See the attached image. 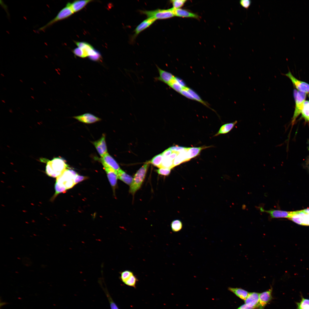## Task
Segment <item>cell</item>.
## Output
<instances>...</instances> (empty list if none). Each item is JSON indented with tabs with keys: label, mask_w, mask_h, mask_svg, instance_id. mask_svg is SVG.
I'll list each match as a JSON object with an SVG mask.
<instances>
[{
	"label": "cell",
	"mask_w": 309,
	"mask_h": 309,
	"mask_svg": "<svg viewBox=\"0 0 309 309\" xmlns=\"http://www.w3.org/2000/svg\"><path fill=\"white\" fill-rule=\"evenodd\" d=\"M78 174L74 170L68 168L57 178L55 185V193L52 200L59 194L65 192L76 185L75 179Z\"/></svg>",
	"instance_id": "1"
},
{
	"label": "cell",
	"mask_w": 309,
	"mask_h": 309,
	"mask_svg": "<svg viewBox=\"0 0 309 309\" xmlns=\"http://www.w3.org/2000/svg\"><path fill=\"white\" fill-rule=\"evenodd\" d=\"M68 167L64 159L60 157H56L50 161H47L45 172L48 176L57 178L66 170L69 168Z\"/></svg>",
	"instance_id": "2"
},
{
	"label": "cell",
	"mask_w": 309,
	"mask_h": 309,
	"mask_svg": "<svg viewBox=\"0 0 309 309\" xmlns=\"http://www.w3.org/2000/svg\"><path fill=\"white\" fill-rule=\"evenodd\" d=\"M149 163L144 164L135 174L130 185L129 192L134 195L140 187L145 177Z\"/></svg>",
	"instance_id": "3"
},
{
	"label": "cell",
	"mask_w": 309,
	"mask_h": 309,
	"mask_svg": "<svg viewBox=\"0 0 309 309\" xmlns=\"http://www.w3.org/2000/svg\"><path fill=\"white\" fill-rule=\"evenodd\" d=\"M141 13L146 15L148 18L157 19H168L175 16L173 8L168 9H157L152 10H141Z\"/></svg>",
	"instance_id": "4"
},
{
	"label": "cell",
	"mask_w": 309,
	"mask_h": 309,
	"mask_svg": "<svg viewBox=\"0 0 309 309\" xmlns=\"http://www.w3.org/2000/svg\"><path fill=\"white\" fill-rule=\"evenodd\" d=\"M74 13L71 9L66 5L65 7L61 9L53 19L40 27L38 30L43 31L56 22L68 17Z\"/></svg>",
	"instance_id": "5"
},
{
	"label": "cell",
	"mask_w": 309,
	"mask_h": 309,
	"mask_svg": "<svg viewBox=\"0 0 309 309\" xmlns=\"http://www.w3.org/2000/svg\"><path fill=\"white\" fill-rule=\"evenodd\" d=\"M306 94L299 91L297 92L295 99V109L293 116L292 122L293 123L296 118L301 113L304 103L306 99Z\"/></svg>",
	"instance_id": "6"
},
{
	"label": "cell",
	"mask_w": 309,
	"mask_h": 309,
	"mask_svg": "<svg viewBox=\"0 0 309 309\" xmlns=\"http://www.w3.org/2000/svg\"><path fill=\"white\" fill-rule=\"evenodd\" d=\"M284 75L290 79L298 91L304 92L306 94L309 93V84L296 79L290 71L288 73L284 74Z\"/></svg>",
	"instance_id": "7"
},
{
	"label": "cell",
	"mask_w": 309,
	"mask_h": 309,
	"mask_svg": "<svg viewBox=\"0 0 309 309\" xmlns=\"http://www.w3.org/2000/svg\"><path fill=\"white\" fill-rule=\"evenodd\" d=\"M258 208L261 212L269 214L271 218H287L289 219L291 215L292 212L272 209L266 210L261 207H259Z\"/></svg>",
	"instance_id": "8"
},
{
	"label": "cell",
	"mask_w": 309,
	"mask_h": 309,
	"mask_svg": "<svg viewBox=\"0 0 309 309\" xmlns=\"http://www.w3.org/2000/svg\"><path fill=\"white\" fill-rule=\"evenodd\" d=\"M100 161L103 167L111 168L117 172L120 169L118 164L108 152L101 157Z\"/></svg>",
	"instance_id": "9"
},
{
	"label": "cell",
	"mask_w": 309,
	"mask_h": 309,
	"mask_svg": "<svg viewBox=\"0 0 309 309\" xmlns=\"http://www.w3.org/2000/svg\"><path fill=\"white\" fill-rule=\"evenodd\" d=\"M92 143L101 157L108 152L105 140V135L104 134H103L100 139L93 142Z\"/></svg>",
	"instance_id": "10"
},
{
	"label": "cell",
	"mask_w": 309,
	"mask_h": 309,
	"mask_svg": "<svg viewBox=\"0 0 309 309\" xmlns=\"http://www.w3.org/2000/svg\"><path fill=\"white\" fill-rule=\"evenodd\" d=\"M272 289L259 294V303L257 309H264V307L272 299Z\"/></svg>",
	"instance_id": "11"
},
{
	"label": "cell",
	"mask_w": 309,
	"mask_h": 309,
	"mask_svg": "<svg viewBox=\"0 0 309 309\" xmlns=\"http://www.w3.org/2000/svg\"><path fill=\"white\" fill-rule=\"evenodd\" d=\"M73 118L78 121L86 124H92L98 122L101 119L90 113L74 116Z\"/></svg>",
	"instance_id": "12"
},
{
	"label": "cell",
	"mask_w": 309,
	"mask_h": 309,
	"mask_svg": "<svg viewBox=\"0 0 309 309\" xmlns=\"http://www.w3.org/2000/svg\"><path fill=\"white\" fill-rule=\"evenodd\" d=\"M157 68L159 76L156 78V80L161 81L168 85L174 79L175 76L171 73L161 69L157 66Z\"/></svg>",
	"instance_id": "13"
},
{
	"label": "cell",
	"mask_w": 309,
	"mask_h": 309,
	"mask_svg": "<svg viewBox=\"0 0 309 309\" xmlns=\"http://www.w3.org/2000/svg\"><path fill=\"white\" fill-rule=\"evenodd\" d=\"M110 184L114 191L116 187L118 179L117 172L108 167H103Z\"/></svg>",
	"instance_id": "14"
},
{
	"label": "cell",
	"mask_w": 309,
	"mask_h": 309,
	"mask_svg": "<svg viewBox=\"0 0 309 309\" xmlns=\"http://www.w3.org/2000/svg\"><path fill=\"white\" fill-rule=\"evenodd\" d=\"M156 20L152 18H148L139 24L134 30L133 37L135 38L141 32L152 24Z\"/></svg>",
	"instance_id": "15"
},
{
	"label": "cell",
	"mask_w": 309,
	"mask_h": 309,
	"mask_svg": "<svg viewBox=\"0 0 309 309\" xmlns=\"http://www.w3.org/2000/svg\"><path fill=\"white\" fill-rule=\"evenodd\" d=\"M91 0H75L72 3L68 2L66 5L69 7L74 13L78 12L83 8Z\"/></svg>",
	"instance_id": "16"
},
{
	"label": "cell",
	"mask_w": 309,
	"mask_h": 309,
	"mask_svg": "<svg viewBox=\"0 0 309 309\" xmlns=\"http://www.w3.org/2000/svg\"><path fill=\"white\" fill-rule=\"evenodd\" d=\"M259 294L256 292H251L249 294L245 300V304L248 306L256 308L259 303Z\"/></svg>",
	"instance_id": "17"
},
{
	"label": "cell",
	"mask_w": 309,
	"mask_h": 309,
	"mask_svg": "<svg viewBox=\"0 0 309 309\" xmlns=\"http://www.w3.org/2000/svg\"><path fill=\"white\" fill-rule=\"evenodd\" d=\"M172 8L174 14L175 16L183 18H193L197 19H199L198 15L186 9L181 8L175 9Z\"/></svg>",
	"instance_id": "18"
},
{
	"label": "cell",
	"mask_w": 309,
	"mask_h": 309,
	"mask_svg": "<svg viewBox=\"0 0 309 309\" xmlns=\"http://www.w3.org/2000/svg\"><path fill=\"white\" fill-rule=\"evenodd\" d=\"M210 146H202L199 147H188L187 150V158L189 161L199 154L203 149L210 147Z\"/></svg>",
	"instance_id": "19"
},
{
	"label": "cell",
	"mask_w": 309,
	"mask_h": 309,
	"mask_svg": "<svg viewBox=\"0 0 309 309\" xmlns=\"http://www.w3.org/2000/svg\"><path fill=\"white\" fill-rule=\"evenodd\" d=\"M237 123V121L235 120L233 122L224 124L221 127L218 132L214 136L228 133L233 128Z\"/></svg>",
	"instance_id": "20"
},
{
	"label": "cell",
	"mask_w": 309,
	"mask_h": 309,
	"mask_svg": "<svg viewBox=\"0 0 309 309\" xmlns=\"http://www.w3.org/2000/svg\"><path fill=\"white\" fill-rule=\"evenodd\" d=\"M188 148L179 152L174 160L173 167L182 163L189 161L187 158V150Z\"/></svg>",
	"instance_id": "21"
},
{
	"label": "cell",
	"mask_w": 309,
	"mask_h": 309,
	"mask_svg": "<svg viewBox=\"0 0 309 309\" xmlns=\"http://www.w3.org/2000/svg\"><path fill=\"white\" fill-rule=\"evenodd\" d=\"M117 173L118 179L128 185H131L133 180L132 177L121 169L117 172Z\"/></svg>",
	"instance_id": "22"
},
{
	"label": "cell",
	"mask_w": 309,
	"mask_h": 309,
	"mask_svg": "<svg viewBox=\"0 0 309 309\" xmlns=\"http://www.w3.org/2000/svg\"><path fill=\"white\" fill-rule=\"evenodd\" d=\"M229 290L239 298L244 300L249 294L248 292L241 288H229Z\"/></svg>",
	"instance_id": "23"
},
{
	"label": "cell",
	"mask_w": 309,
	"mask_h": 309,
	"mask_svg": "<svg viewBox=\"0 0 309 309\" xmlns=\"http://www.w3.org/2000/svg\"><path fill=\"white\" fill-rule=\"evenodd\" d=\"M75 42L78 47L80 48L83 50L84 54L88 57L90 51L94 49L90 44L87 42L78 41Z\"/></svg>",
	"instance_id": "24"
},
{
	"label": "cell",
	"mask_w": 309,
	"mask_h": 309,
	"mask_svg": "<svg viewBox=\"0 0 309 309\" xmlns=\"http://www.w3.org/2000/svg\"><path fill=\"white\" fill-rule=\"evenodd\" d=\"M168 86L176 91L179 93H180L183 88L184 87L179 82L177 78L175 77Z\"/></svg>",
	"instance_id": "25"
},
{
	"label": "cell",
	"mask_w": 309,
	"mask_h": 309,
	"mask_svg": "<svg viewBox=\"0 0 309 309\" xmlns=\"http://www.w3.org/2000/svg\"><path fill=\"white\" fill-rule=\"evenodd\" d=\"M183 223L179 220L176 219L173 221L171 224L172 231L175 232L181 231L183 228Z\"/></svg>",
	"instance_id": "26"
},
{
	"label": "cell",
	"mask_w": 309,
	"mask_h": 309,
	"mask_svg": "<svg viewBox=\"0 0 309 309\" xmlns=\"http://www.w3.org/2000/svg\"><path fill=\"white\" fill-rule=\"evenodd\" d=\"M301 113L305 120L309 121V100L304 102Z\"/></svg>",
	"instance_id": "27"
},
{
	"label": "cell",
	"mask_w": 309,
	"mask_h": 309,
	"mask_svg": "<svg viewBox=\"0 0 309 309\" xmlns=\"http://www.w3.org/2000/svg\"><path fill=\"white\" fill-rule=\"evenodd\" d=\"M302 225L309 226V217L303 210L297 211Z\"/></svg>",
	"instance_id": "28"
},
{
	"label": "cell",
	"mask_w": 309,
	"mask_h": 309,
	"mask_svg": "<svg viewBox=\"0 0 309 309\" xmlns=\"http://www.w3.org/2000/svg\"><path fill=\"white\" fill-rule=\"evenodd\" d=\"M185 88L192 95L194 100L200 102L209 108H210L208 104L203 100L193 90L186 86L185 87Z\"/></svg>",
	"instance_id": "29"
},
{
	"label": "cell",
	"mask_w": 309,
	"mask_h": 309,
	"mask_svg": "<svg viewBox=\"0 0 309 309\" xmlns=\"http://www.w3.org/2000/svg\"><path fill=\"white\" fill-rule=\"evenodd\" d=\"M163 159V156L161 153L154 157L150 162L154 166L160 168Z\"/></svg>",
	"instance_id": "30"
},
{
	"label": "cell",
	"mask_w": 309,
	"mask_h": 309,
	"mask_svg": "<svg viewBox=\"0 0 309 309\" xmlns=\"http://www.w3.org/2000/svg\"><path fill=\"white\" fill-rule=\"evenodd\" d=\"M297 309H309V299L302 297L299 302L296 303Z\"/></svg>",
	"instance_id": "31"
},
{
	"label": "cell",
	"mask_w": 309,
	"mask_h": 309,
	"mask_svg": "<svg viewBox=\"0 0 309 309\" xmlns=\"http://www.w3.org/2000/svg\"><path fill=\"white\" fill-rule=\"evenodd\" d=\"M173 161L170 159L168 157L163 158V159L160 168H164L172 169L173 167Z\"/></svg>",
	"instance_id": "32"
},
{
	"label": "cell",
	"mask_w": 309,
	"mask_h": 309,
	"mask_svg": "<svg viewBox=\"0 0 309 309\" xmlns=\"http://www.w3.org/2000/svg\"><path fill=\"white\" fill-rule=\"evenodd\" d=\"M138 279L133 274L124 283L126 285L135 287Z\"/></svg>",
	"instance_id": "33"
},
{
	"label": "cell",
	"mask_w": 309,
	"mask_h": 309,
	"mask_svg": "<svg viewBox=\"0 0 309 309\" xmlns=\"http://www.w3.org/2000/svg\"><path fill=\"white\" fill-rule=\"evenodd\" d=\"M186 0H173L171 1L173 8L175 9L181 8L183 7L186 2Z\"/></svg>",
	"instance_id": "34"
},
{
	"label": "cell",
	"mask_w": 309,
	"mask_h": 309,
	"mask_svg": "<svg viewBox=\"0 0 309 309\" xmlns=\"http://www.w3.org/2000/svg\"><path fill=\"white\" fill-rule=\"evenodd\" d=\"M133 274L132 272L128 270H125L122 272L120 276V278L122 281L124 283Z\"/></svg>",
	"instance_id": "35"
},
{
	"label": "cell",
	"mask_w": 309,
	"mask_h": 309,
	"mask_svg": "<svg viewBox=\"0 0 309 309\" xmlns=\"http://www.w3.org/2000/svg\"><path fill=\"white\" fill-rule=\"evenodd\" d=\"M171 169L161 168L157 170L158 173L164 176L168 175L171 172Z\"/></svg>",
	"instance_id": "36"
},
{
	"label": "cell",
	"mask_w": 309,
	"mask_h": 309,
	"mask_svg": "<svg viewBox=\"0 0 309 309\" xmlns=\"http://www.w3.org/2000/svg\"><path fill=\"white\" fill-rule=\"evenodd\" d=\"M88 58L91 60L97 62L101 60L102 56L100 52L98 51L95 54L92 56H89Z\"/></svg>",
	"instance_id": "37"
},
{
	"label": "cell",
	"mask_w": 309,
	"mask_h": 309,
	"mask_svg": "<svg viewBox=\"0 0 309 309\" xmlns=\"http://www.w3.org/2000/svg\"><path fill=\"white\" fill-rule=\"evenodd\" d=\"M73 52L76 56L84 58V52L80 48L78 47L75 48L73 50Z\"/></svg>",
	"instance_id": "38"
},
{
	"label": "cell",
	"mask_w": 309,
	"mask_h": 309,
	"mask_svg": "<svg viewBox=\"0 0 309 309\" xmlns=\"http://www.w3.org/2000/svg\"><path fill=\"white\" fill-rule=\"evenodd\" d=\"M185 87L186 86L184 87L183 88L182 90L180 93V94L192 100H194V99L193 96L185 88Z\"/></svg>",
	"instance_id": "39"
},
{
	"label": "cell",
	"mask_w": 309,
	"mask_h": 309,
	"mask_svg": "<svg viewBox=\"0 0 309 309\" xmlns=\"http://www.w3.org/2000/svg\"><path fill=\"white\" fill-rule=\"evenodd\" d=\"M169 148L173 152H179L186 149L187 147L176 145L171 147Z\"/></svg>",
	"instance_id": "40"
},
{
	"label": "cell",
	"mask_w": 309,
	"mask_h": 309,
	"mask_svg": "<svg viewBox=\"0 0 309 309\" xmlns=\"http://www.w3.org/2000/svg\"><path fill=\"white\" fill-rule=\"evenodd\" d=\"M239 3L243 7L247 9L251 4V1L250 0H241L239 1Z\"/></svg>",
	"instance_id": "41"
},
{
	"label": "cell",
	"mask_w": 309,
	"mask_h": 309,
	"mask_svg": "<svg viewBox=\"0 0 309 309\" xmlns=\"http://www.w3.org/2000/svg\"><path fill=\"white\" fill-rule=\"evenodd\" d=\"M107 295L110 304L111 309H119L108 293H107Z\"/></svg>",
	"instance_id": "42"
},
{
	"label": "cell",
	"mask_w": 309,
	"mask_h": 309,
	"mask_svg": "<svg viewBox=\"0 0 309 309\" xmlns=\"http://www.w3.org/2000/svg\"><path fill=\"white\" fill-rule=\"evenodd\" d=\"M87 178L88 177H87L82 176L78 174L75 179V184L76 185L77 184L87 179Z\"/></svg>",
	"instance_id": "43"
},
{
	"label": "cell",
	"mask_w": 309,
	"mask_h": 309,
	"mask_svg": "<svg viewBox=\"0 0 309 309\" xmlns=\"http://www.w3.org/2000/svg\"><path fill=\"white\" fill-rule=\"evenodd\" d=\"M173 152V151L169 148L167 149L162 153L163 158H166L169 157Z\"/></svg>",
	"instance_id": "44"
},
{
	"label": "cell",
	"mask_w": 309,
	"mask_h": 309,
	"mask_svg": "<svg viewBox=\"0 0 309 309\" xmlns=\"http://www.w3.org/2000/svg\"><path fill=\"white\" fill-rule=\"evenodd\" d=\"M254 308L251 307H250L245 304L242 305L240 306L237 309H253Z\"/></svg>",
	"instance_id": "45"
},
{
	"label": "cell",
	"mask_w": 309,
	"mask_h": 309,
	"mask_svg": "<svg viewBox=\"0 0 309 309\" xmlns=\"http://www.w3.org/2000/svg\"><path fill=\"white\" fill-rule=\"evenodd\" d=\"M303 211L306 213L309 214V208L304 210Z\"/></svg>",
	"instance_id": "46"
},
{
	"label": "cell",
	"mask_w": 309,
	"mask_h": 309,
	"mask_svg": "<svg viewBox=\"0 0 309 309\" xmlns=\"http://www.w3.org/2000/svg\"><path fill=\"white\" fill-rule=\"evenodd\" d=\"M7 303L6 302H1L0 304V306L1 307V306L4 305L6 304Z\"/></svg>",
	"instance_id": "47"
},
{
	"label": "cell",
	"mask_w": 309,
	"mask_h": 309,
	"mask_svg": "<svg viewBox=\"0 0 309 309\" xmlns=\"http://www.w3.org/2000/svg\"><path fill=\"white\" fill-rule=\"evenodd\" d=\"M1 75L2 76H3V77H4V76H5L4 75V74H2V73H1Z\"/></svg>",
	"instance_id": "48"
},
{
	"label": "cell",
	"mask_w": 309,
	"mask_h": 309,
	"mask_svg": "<svg viewBox=\"0 0 309 309\" xmlns=\"http://www.w3.org/2000/svg\"><path fill=\"white\" fill-rule=\"evenodd\" d=\"M1 101H2V102H3V103H5V101H4V100H1Z\"/></svg>",
	"instance_id": "49"
},
{
	"label": "cell",
	"mask_w": 309,
	"mask_h": 309,
	"mask_svg": "<svg viewBox=\"0 0 309 309\" xmlns=\"http://www.w3.org/2000/svg\"><path fill=\"white\" fill-rule=\"evenodd\" d=\"M31 98H32L33 99H34V97H33V96H31Z\"/></svg>",
	"instance_id": "50"
},
{
	"label": "cell",
	"mask_w": 309,
	"mask_h": 309,
	"mask_svg": "<svg viewBox=\"0 0 309 309\" xmlns=\"http://www.w3.org/2000/svg\"><path fill=\"white\" fill-rule=\"evenodd\" d=\"M31 90H33V88H31Z\"/></svg>",
	"instance_id": "51"
},
{
	"label": "cell",
	"mask_w": 309,
	"mask_h": 309,
	"mask_svg": "<svg viewBox=\"0 0 309 309\" xmlns=\"http://www.w3.org/2000/svg\"><path fill=\"white\" fill-rule=\"evenodd\" d=\"M43 83H44V84H46V82H44V81H43Z\"/></svg>",
	"instance_id": "52"
},
{
	"label": "cell",
	"mask_w": 309,
	"mask_h": 309,
	"mask_svg": "<svg viewBox=\"0 0 309 309\" xmlns=\"http://www.w3.org/2000/svg\"><path fill=\"white\" fill-rule=\"evenodd\" d=\"M20 81H21V82H23V81H22V80H20Z\"/></svg>",
	"instance_id": "53"
},
{
	"label": "cell",
	"mask_w": 309,
	"mask_h": 309,
	"mask_svg": "<svg viewBox=\"0 0 309 309\" xmlns=\"http://www.w3.org/2000/svg\"><path fill=\"white\" fill-rule=\"evenodd\" d=\"M48 110H49L50 111H51V110L49 109H48Z\"/></svg>",
	"instance_id": "54"
}]
</instances>
